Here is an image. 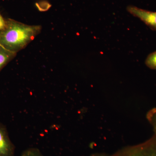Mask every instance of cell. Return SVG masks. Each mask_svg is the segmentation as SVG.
Here are the masks:
<instances>
[{
  "instance_id": "6da1fadb",
  "label": "cell",
  "mask_w": 156,
  "mask_h": 156,
  "mask_svg": "<svg viewBox=\"0 0 156 156\" xmlns=\"http://www.w3.org/2000/svg\"><path fill=\"white\" fill-rule=\"evenodd\" d=\"M6 22L0 30V45L14 53L24 49L41 31L40 25H27L10 18Z\"/></svg>"
},
{
  "instance_id": "7a4b0ae2",
  "label": "cell",
  "mask_w": 156,
  "mask_h": 156,
  "mask_svg": "<svg viewBox=\"0 0 156 156\" xmlns=\"http://www.w3.org/2000/svg\"><path fill=\"white\" fill-rule=\"evenodd\" d=\"M111 156H156V136L139 145L125 148Z\"/></svg>"
},
{
  "instance_id": "3957f363",
  "label": "cell",
  "mask_w": 156,
  "mask_h": 156,
  "mask_svg": "<svg viewBox=\"0 0 156 156\" xmlns=\"http://www.w3.org/2000/svg\"><path fill=\"white\" fill-rule=\"evenodd\" d=\"M127 11L139 18L153 30L156 31V12L147 11L133 5H129Z\"/></svg>"
},
{
  "instance_id": "277c9868",
  "label": "cell",
  "mask_w": 156,
  "mask_h": 156,
  "mask_svg": "<svg viewBox=\"0 0 156 156\" xmlns=\"http://www.w3.org/2000/svg\"><path fill=\"white\" fill-rule=\"evenodd\" d=\"M0 156H15V147L5 126L0 122Z\"/></svg>"
},
{
  "instance_id": "5b68a950",
  "label": "cell",
  "mask_w": 156,
  "mask_h": 156,
  "mask_svg": "<svg viewBox=\"0 0 156 156\" xmlns=\"http://www.w3.org/2000/svg\"><path fill=\"white\" fill-rule=\"evenodd\" d=\"M17 53L11 52L0 45V71L16 56Z\"/></svg>"
},
{
  "instance_id": "8992f818",
  "label": "cell",
  "mask_w": 156,
  "mask_h": 156,
  "mask_svg": "<svg viewBox=\"0 0 156 156\" xmlns=\"http://www.w3.org/2000/svg\"><path fill=\"white\" fill-rule=\"evenodd\" d=\"M145 64L151 69L156 70V51L147 56L146 59Z\"/></svg>"
},
{
  "instance_id": "52a82bcc",
  "label": "cell",
  "mask_w": 156,
  "mask_h": 156,
  "mask_svg": "<svg viewBox=\"0 0 156 156\" xmlns=\"http://www.w3.org/2000/svg\"><path fill=\"white\" fill-rule=\"evenodd\" d=\"M147 118L153 127L154 135L156 136V108L151 111L147 115Z\"/></svg>"
},
{
  "instance_id": "ba28073f",
  "label": "cell",
  "mask_w": 156,
  "mask_h": 156,
  "mask_svg": "<svg viewBox=\"0 0 156 156\" xmlns=\"http://www.w3.org/2000/svg\"><path fill=\"white\" fill-rule=\"evenodd\" d=\"M21 156H44L40 151L37 148L28 149L23 153Z\"/></svg>"
},
{
  "instance_id": "9c48e42d",
  "label": "cell",
  "mask_w": 156,
  "mask_h": 156,
  "mask_svg": "<svg viewBox=\"0 0 156 156\" xmlns=\"http://www.w3.org/2000/svg\"><path fill=\"white\" fill-rule=\"evenodd\" d=\"M6 20L0 14V30L5 28L6 26Z\"/></svg>"
},
{
  "instance_id": "30bf717a",
  "label": "cell",
  "mask_w": 156,
  "mask_h": 156,
  "mask_svg": "<svg viewBox=\"0 0 156 156\" xmlns=\"http://www.w3.org/2000/svg\"><path fill=\"white\" fill-rule=\"evenodd\" d=\"M92 156H109L105 154H95L93 155Z\"/></svg>"
}]
</instances>
